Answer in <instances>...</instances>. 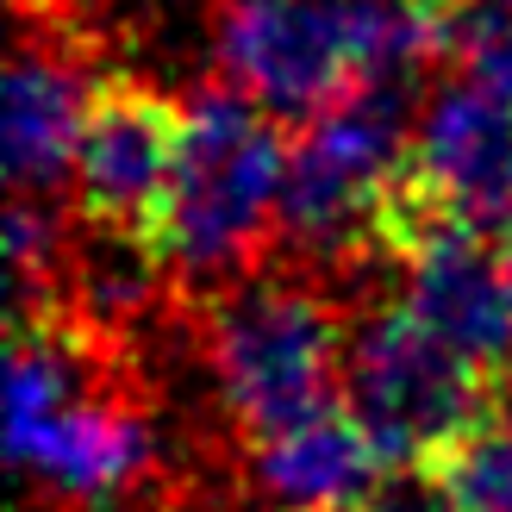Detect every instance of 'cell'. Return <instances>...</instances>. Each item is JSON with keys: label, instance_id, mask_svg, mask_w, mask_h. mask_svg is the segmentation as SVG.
Here are the masks:
<instances>
[{"label": "cell", "instance_id": "1", "mask_svg": "<svg viewBox=\"0 0 512 512\" xmlns=\"http://www.w3.org/2000/svg\"><path fill=\"white\" fill-rule=\"evenodd\" d=\"M94 338L69 313H32L7 369V450L69 512L125 506L157 475V431L125 394L100 388Z\"/></svg>", "mask_w": 512, "mask_h": 512}, {"label": "cell", "instance_id": "2", "mask_svg": "<svg viewBox=\"0 0 512 512\" xmlns=\"http://www.w3.org/2000/svg\"><path fill=\"white\" fill-rule=\"evenodd\" d=\"M288 138L232 82H207L182 100V157L157 219V250L188 288H232L256 250L281 238Z\"/></svg>", "mask_w": 512, "mask_h": 512}, {"label": "cell", "instance_id": "3", "mask_svg": "<svg viewBox=\"0 0 512 512\" xmlns=\"http://www.w3.org/2000/svg\"><path fill=\"white\" fill-rule=\"evenodd\" d=\"M413 88H350L288 144L281 238L313 263L394 250L413 200Z\"/></svg>", "mask_w": 512, "mask_h": 512}, {"label": "cell", "instance_id": "4", "mask_svg": "<svg viewBox=\"0 0 512 512\" xmlns=\"http://www.w3.org/2000/svg\"><path fill=\"white\" fill-rule=\"evenodd\" d=\"M344 331L319 288L294 275L232 281L207 313V363L244 444L338 406Z\"/></svg>", "mask_w": 512, "mask_h": 512}, {"label": "cell", "instance_id": "5", "mask_svg": "<svg viewBox=\"0 0 512 512\" xmlns=\"http://www.w3.org/2000/svg\"><path fill=\"white\" fill-rule=\"evenodd\" d=\"M344 406L388 469H431L494 413V375L456 356L406 300H369L344 331Z\"/></svg>", "mask_w": 512, "mask_h": 512}, {"label": "cell", "instance_id": "6", "mask_svg": "<svg viewBox=\"0 0 512 512\" xmlns=\"http://www.w3.org/2000/svg\"><path fill=\"white\" fill-rule=\"evenodd\" d=\"M213 50L225 82L294 125L363 88L356 0H225L213 19Z\"/></svg>", "mask_w": 512, "mask_h": 512}, {"label": "cell", "instance_id": "7", "mask_svg": "<svg viewBox=\"0 0 512 512\" xmlns=\"http://www.w3.org/2000/svg\"><path fill=\"white\" fill-rule=\"evenodd\" d=\"M394 300L438 331V338L469 356L481 375L512 363V256L494 232H475L463 219L425 213L406 200V219L394 232Z\"/></svg>", "mask_w": 512, "mask_h": 512}, {"label": "cell", "instance_id": "8", "mask_svg": "<svg viewBox=\"0 0 512 512\" xmlns=\"http://www.w3.org/2000/svg\"><path fill=\"white\" fill-rule=\"evenodd\" d=\"M413 200L475 232H512V94L444 69L413 125Z\"/></svg>", "mask_w": 512, "mask_h": 512}, {"label": "cell", "instance_id": "9", "mask_svg": "<svg viewBox=\"0 0 512 512\" xmlns=\"http://www.w3.org/2000/svg\"><path fill=\"white\" fill-rule=\"evenodd\" d=\"M175 157H182V100L144 82H100L82 163H75V207L100 232H132L157 244Z\"/></svg>", "mask_w": 512, "mask_h": 512}, {"label": "cell", "instance_id": "10", "mask_svg": "<svg viewBox=\"0 0 512 512\" xmlns=\"http://www.w3.org/2000/svg\"><path fill=\"white\" fill-rule=\"evenodd\" d=\"M100 82L69 57V44L25 32L7 75V182L13 200H50L75 194V163H82L88 113Z\"/></svg>", "mask_w": 512, "mask_h": 512}, {"label": "cell", "instance_id": "11", "mask_svg": "<svg viewBox=\"0 0 512 512\" xmlns=\"http://www.w3.org/2000/svg\"><path fill=\"white\" fill-rule=\"evenodd\" d=\"M244 456H250L256 494L275 512H363L369 494L381 488V475H388L375 438L344 400L288 431L244 444Z\"/></svg>", "mask_w": 512, "mask_h": 512}, {"label": "cell", "instance_id": "12", "mask_svg": "<svg viewBox=\"0 0 512 512\" xmlns=\"http://www.w3.org/2000/svg\"><path fill=\"white\" fill-rule=\"evenodd\" d=\"M431 475L444 481L450 512H512V406H494L475 431H463Z\"/></svg>", "mask_w": 512, "mask_h": 512}, {"label": "cell", "instance_id": "13", "mask_svg": "<svg viewBox=\"0 0 512 512\" xmlns=\"http://www.w3.org/2000/svg\"><path fill=\"white\" fill-rule=\"evenodd\" d=\"M363 512H450V494L431 469H388Z\"/></svg>", "mask_w": 512, "mask_h": 512}, {"label": "cell", "instance_id": "14", "mask_svg": "<svg viewBox=\"0 0 512 512\" xmlns=\"http://www.w3.org/2000/svg\"><path fill=\"white\" fill-rule=\"evenodd\" d=\"M169 512H207V506H169Z\"/></svg>", "mask_w": 512, "mask_h": 512}, {"label": "cell", "instance_id": "15", "mask_svg": "<svg viewBox=\"0 0 512 512\" xmlns=\"http://www.w3.org/2000/svg\"><path fill=\"white\" fill-rule=\"evenodd\" d=\"M450 7H463V0H450Z\"/></svg>", "mask_w": 512, "mask_h": 512}]
</instances>
